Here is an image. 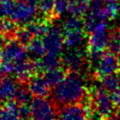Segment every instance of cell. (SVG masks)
Here are the masks:
<instances>
[{"label":"cell","instance_id":"d6a6232c","mask_svg":"<svg viewBox=\"0 0 120 120\" xmlns=\"http://www.w3.org/2000/svg\"><path fill=\"white\" fill-rule=\"evenodd\" d=\"M2 74H3V73H2V72H1V71H0V81H1V79H2V78H3V77H2Z\"/></svg>","mask_w":120,"mask_h":120},{"label":"cell","instance_id":"9a60e30c","mask_svg":"<svg viewBox=\"0 0 120 120\" xmlns=\"http://www.w3.org/2000/svg\"><path fill=\"white\" fill-rule=\"evenodd\" d=\"M62 62H61V58H59V55L51 54V53H45L41 58L36 60L35 62L36 70L42 72L58 68H60Z\"/></svg>","mask_w":120,"mask_h":120},{"label":"cell","instance_id":"f1b7e54d","mask_svg":"<svg viewBox=\"0 0 120 120\" xmlns=\"http://www.w3.org/2000/svg\"><path fill=\"white\" fill-rule=\"evenodd\" d=\"M112 100H113V103H114L115 108L120 111V85L112 94Z\"/></svg>","mask_w":120,"mask_h":120},{"label":"cell","instance_id":"83f0119b","mask_svg":"<svg viewBox=\"0 0 120 120\" xmlns=\"http://www.w3.org/2000/svg\"><path fill=\"white\" fill-rule=\"evenodd\" d=\"M16 37H17V40H19L22 44H28V42L33 38L25 26L16 32Z\"/></svg>","mask_w":120,"mask_h":120},{"label":"cell","instance_id":"6da1fadb","mask_svg":"<svg viewBox=\"0 0 120 120\" xmlns=\"http://www.w3.org/2000/svg\"><path fill=\"white\" fill-rule=\"evenodd\" d=\"M36 70L35 63L29 59V53L19 40H10L0 52V71L3 74L14 75L17 80H29Z\"/></svg>","mask_w":120,"mask_h":120},{"label":"cell","instance_id":"1f68e13d","mask_svg":"<svg viewBox=\"0 0 120 120\" xmlns=\"http://www.w3.org/2000/svg\"><path fill=\"white\" fill-rule=\"evenodd\" d=\"M116 56H117V59H118V63H119V67H120V48L117 50L116 52Z\"/></svg>","mask_w":120,"mask_h":120},{"label":"cell","instance_id":"7a4b0ae2","mask_svg":"<svg viewBox=\"0 0 120 120\" xmlns=\"http://www.w3.org/2000/svg\"><path fill=\"white\" fill-rule=\"evenodd\" d=\"M88 95L83 77L79 72H69L52 90V99L56 105L81 103Z\"/></svg>","mask_w":120,"mask_h":120},{"label":"cell","instance_id":"d4e9b609","mask_svg":"<svg viewBox=\"0 0 120 120\" xmlns=\"http://www.w3.org/2000/svg\"><path fill=\"white\" fill-rule=\"evenodd\" d=\"M120 48V32L116 30H111L109 36V42H108V49L111 52H117Z\"/></svg>","mask_w":120,"mask_h":120},{"label":"cell","instance_id":"4fadbf2b","mask_svg":"<svg viewBox=\"0 0 120 120\" xmlns=\"http://www.w3.org/2000/svg\"><path fill=\"white\" fill-rule=\"evenodd\" d=\"M19 85L11 76L3 77L0 81V103H7L15 98Z\"/></svg>","mask_w":120,"mask_h":120},{"label":"cell","instance_id":"277c9868","mask_svg":"<svg viewBox=\"0 0 120 120\" xmlns=\"http://www.w3.org/2000/svg\"><path fill=\"white\" fill-rule=\"evenodd\" d=\"M109 23L103 22L92 31L89 32V37L87 39V52L91 64L108 48L109 36H110Z\"/></svg>","mask_w":120,"mask_h":120},{"label":"cell","instance_id":"2e32d148","mask_svg":"<svg viewBox=\"0 0 120 120\" xmlns=\"http://www.w3.org/2000/svg\"><path fill=\"white\" fill-rule=\"evenodd\" d=\"M91 0H68L67 13L70 16L82 17L85 14Z\"/></svg>","mask_w":120,"mask_h":120},{"label":"cell","instance_id":"44dd1931","mask_svg":"<svg viewBox=\"0 0 120 120\" xmlns=\"http://www.w3.org/2000/svg\"><path fill=\"white\" fill-rule=\"evenodd\" d=\"M43 76L51 86H55L64 79V77L66 75H65L63 69L58 68H54L52 70H49V71L44 72Z\"/></svg>","mask_w":120,"mask_h":120},{"label":"cell","instance_id":"7c38bea8","mask_svg":"<svg viewBox=\"0 0 120 120\" xmlns=\"http://www.w3.org/2000/svg\"><path fill=\"white\" fill-rule=\"evenodd\" d=\"M60 120H87V106L81 103L65 105L58 110Z\"/></svg>","mask_w":120,"mask_h":120},{"label":"cell","instance_id":"f546056e","mask_svg":"<svg viewBox=\"0 0 120 120\" xmlns=\"http://www.w3.org/2000/svg\"><path fill=\"white\" fill-rule=\"evenodd\" d=\"M107 120H120V111L117 110L116 112H114Z\"/></svg>","mask_w":120,"mask_h":120},{"label":"cell","instance_id":"52a82bcc","mask_svg":"<svg viewBox=\"0 0 120 120\" xmlns=\"http://www.w3.org/2000/svg\"><path fill=\"white\" fill-rule=\"evenodd\" d=\"M109 21L103 0H91L89 7L83 15L84 29L88 33L98 25Z\"/></svg>","mask_w":120,"mask_h":120},{"label":"cell","instance_id":"5bb4252c","mask_svg":"<svg viewBox=\"0 0 120 120\" xmlns=\"http://www.w3.org/2000/svg\"><path fill=\"white\" fill-rule=\"evenodd\" d=\"M51 85L48 83L44 76H32L29 79L28 88L31 94L36 98H46L50 94Z\"/></svg>","mask_w":120,"mask_h":120},{"label":"cell","instance_id":"cb8c5ba5","mask_svg":"<svg viewBox=\"0 0 120 120\" xmlns=\"http://www.w3.org/2000/svg\"><path fill=\"white\" fill-rule=\"evenodd\" d=\"M38 11L44 16H50L53 14L54 0H38Z\"/></svg>","mask_w":120,"mask_h":120},{"label":"cell","instance_id":"4316f807","mask_svg":"<svg viewBox=\"0 0 120 120\" xmlns=\"http://www.w3.org/2000/svg\"><path fill=\"white\" fill-rule=\"evenodd\" d=\"M68 0H54L53 14L56 16H62L68 11Z\"/></svg>","mask_w":120,"mask_h":120},{"label":"cell","instance_id":"ba28073f","mask_svg":"<svg viewBox=\"0 0 120 120\" xmlns=\"http://www.w3.org/2000/svg\"><path fill=\"white\" fill-rule=\"evenodd\" d=\"M94 73L97 78L116 73L119 67L117 56L111 51H104L93 63Z\"/></svg>","mask_w":120,"mask_h":120},{"label":"cell","instance_id":"ac0fdd59","mask_svg":"<svg viewBox=\"0 0 120 120\" xmlns=\"http://www.w3.org/2000/svg\"><path fill=\"white\" fill-rule=\"evenodd\" d=\"M0 120H21L19 106L13 102H7L0 108Z\"/></svg>","mask_w":120,"mask_h":120},{"label":"cell","instance_id":"603a6c76","mask_svg":"<svg viewBox=\"0 0 120 120\" xmlns=\"http://www.w3.org/2000/svg\"><path fill=\"white\" fill-rule=\"evenodd\" d=\"M16 0H0V19L10 18Z\"/></svg>","mask_w":120,"mask_h":120},{"label":"cell","instance_id":"3957f363","mask_svg":"<svg viewBox=\"0 0 120 120\" xmlns=\"http://www.w3.org/2000/svg\"><path fill=\"white\" fill-rule=\"evenodd\" d=\"M65 46L68 49H82L85 43L84 23L81 17L68 16L62 25Z\"/></svg>","mask_w":120,"mask_h":120},{"label":"cell","instance_id":"836d02e7","mask_svg":"<svg viewBox=\"0 0 120 120\" xmlns=\"http://www.w3.org/2000/svg\"><path fill=\"white\" fill-rule=\"evenodd\" d=\"M118 16H119V18H120V13H119V15H118Z\"/></svg>","mask_w":120,"mask_h":120},{"label":"cell","instance_id":"8fae6325","mask_svg":"<svg viewBox=\"0 0 120 120\" xmlns=\"http://www.w3.org/2000/svg\"><path fill=\"white\" fill-rule=\"evenodd\" d=\"M85 52L82 49H68L62 58V66L69 72H79L82 69L85 63Z\"/></svg>","mask_w":120,"mask_h":120},{"label":"cell","instance_id":"7402d4cb","mask_svg":"<svg viewBox=\"0 0 120 120\" xmlns=\"http://www.w3.org/2000/svg\"><path fill=\"white\" fill-rule=\"evenodd\" d=\"M33 95L31 94L28 86L21 85L18 87L16 95H15V100L18 104H28L31 100V97Z\"/></svg>","mask_w":120,"mask_h":120},{"label":"cell","instance_id":"d6986e66","mask_svg":"<svg viewBox=\"0 0 120 120\" xmlns=\"http://www.w3.org/2000/svg\"><path fill=\"white\" fill-rule=\"evenodd\" d=\"M32 38H42L50 28V25L42 21H34L33 22L24 25Z\"/></svg>","mask_w":120,"mask_h":120},{"label":"cell","instance_id":"8992f818","mask_svg":"<svg viewBox=\"0 0 120 120\" xmlns=\"http://www.w3.org/2000/svg\"><path fill=\"white\" fill-rule=\"evenodd\" d=\"M38 0H16L10 19L17 24L27 25L34 21L38 12Z\"/></svg>","mask_w":120,"mask_h":120},{"label":"cell","instance_id":"ffe728a7","mask_svg":"<svg viewBox=\"0 0 120 120\" xmlns=\"http://www.w3.org/2000/svg\"><path fill=\"white\" fill-rule=\"evenodd\" d=\"M101 86L104 87L108 92L112 94L120 85V75L116 73L104 76L100 79Z\"/></svg>","mask_w":120,"mask_h":120},{"label":"cell","instance_id":"9c48e42d","mask_svg":"<svg viewBox=\"0 0 120 120\" xmlns=\"http://www.w3.org/2000/svg\"><path fill=\"white\" fill-rule=\"evenodd\" d=\"M42 41L45 46L46 53L59 55L65 47L62 28L56 24L50 26L47 33L42 37Z\"/></svg>","mask_w":120,"mask_h":120},{"label":"cell","instance_id":"4dcf8cb0","mask_svg":"<svg viewBox=\"0 0 120 120\" xmlns=\"http://www.w3.org/2000/svg\"><path fill=\"white\" fill-rule=\"evenodd\" d=\"M4 46H5V38H4L3 35H0V52L2 51Z\"/></svg>","mask_w":120,"mask_h":120},{"label":"cell","instance_id":"e0dca14e","mask_svg":"<svg viewBox=\"0 0 120 120\" xmlns=\"http://www.w3.org/2000/svg\"><path fill=\"white\" fill-rule=\"evenodd\" d=\"M27 52L29 55L35 59V61L41 58L46 53V50L42 38H32L27 44Z\"/></svg>","mask_w":120,"mask_h":120},{"label":"cell","instance_id":"5b68a950","mask_svg":"<svg viewBox=\"0 0 120 120\" xmlns=\"http://www.w3.org/2000/svg\"><path fill=\"white\" fill-rule=\"evenodd\" d=\"M88 102L92 108L97 111L105 120H107L114 112V103L111 93L101 85L94 86L89 93Z\"/></svg>","mask_w":120,"mask_h":120},{"label":"cell","instance_id":"30bf717a","mask_svg":"<svg viewBox=\"0 0 120 120\" xmlns=\"http://www.w3.org/2000/svg\"><path fill=\"white\" fill-rule=\"evenodd\" d=\"M32 120H54L56 109L54 104L45 98H36L30 103Z\"/></svg>","mask_w":120,"mask_h":120},{"label":"cell","instance_id":"484cf974","mask_svg":"<svg viewBox=\"0 0 120 120\" xmlns=\"http://www.w3.org/2000/svg\"><path fill=\"white\" fill-rule=\"evenodd\" d=\"M15 22L10 19H0V33L1 35H10L14 32Z\"/></svg>","mask_w":120,"mask_h":120}]
</instances>
